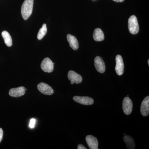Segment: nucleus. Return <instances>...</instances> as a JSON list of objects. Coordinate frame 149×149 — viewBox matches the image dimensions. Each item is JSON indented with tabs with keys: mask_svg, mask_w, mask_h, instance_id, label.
<instances>
[{
	"mask_svg": "<svg viewBox=\"0 0 149 149\" xmlns=\"http://www.w3.org/2000/svg\"><path fill=\"white\" fill-rule=\"evenodd\" d=\"M34 0H25L22 6V15L24 20H27L32 14Z\"/></svg>",
	"mask_w": 149,
	"mask_h": 149,
	"instance_id": "f257e3e1",
	"label": "nucleus"
},
{
	"mask_svg": "<svg viewBox=\"0 0 149 149\" xmlns=\"http://www.w3.org/2000/svg\"><path fill=\"white\" fill-rule=\"evenodd\" d=\"M128 27L129 32L133 35H136L139 32V23L135 15H132L128 19Z\"/></svg>",
	"mask_w": 149,
	"mask_h": 149,
	"instance_id": "f03ea898",
	"label": "nucleus"
},
{
	"mask_svg": "<svg viewBox=\"0 0 149 149\" xmlns=\"http://www.w3.org/2000/svg\"><path fill=\"white\" fill-rule=\"evenodd\" d=\"M54 64V63L52 62L50 59L48 57L46 58L41 63V68L44 72L49 73L53 71Z\"/></svg>",
	"mask_w": 149,
	"mask_h": 149,
	"instance_id": "7ed1b4c3",
	"label": "nucleus"
},
{
	"mask_svg": "<svg viewBox=\"0 0 149 149\" xmlns=\"http://www.w3.org/2000/svg\"><path fill=\"white\" fill-rule=\"evenodd\" d=\"M133 102L128 97L124 98L123 102V109L125 114L128 115L132 112L133 110Z\"/></svg>",
	"mask_w": 149,
	"mask_h": 149,
	"instance_id": "20e7f679",
	"label": "nucleus"
},
{
	"mask_svg": "<svg viewBox=\"0 0 149 149\" xmlns=\"http://www.w3.org/2000/svg\"><path fill=\"white\" fill-rule=\"evenodd\" d=\"M37 89L44 95H51L54 93L52 88L45 83H41L37 85Z\"/></svg>",
	"mask_w": 149,
	"mask_h": 149,
	"instance_id": "39448f33",
	"label": "nucleus"
},
{
	"mask_svg": "<svg viewBox=\"0 0 149 149\" xmlns=\"http://www.w3.org/2000/svg\"><path fill=\"white\" fill-rule=\"evenodd\" d=\"M116 72L118 75H122L124 72V65L122 56L120 55H117L116 57Z\"/></svg>",
	"mask_w": 149,
	"mask_h": 149,
	"instance_id": "423d86ee",
	"label": "nucleus"
},
{
	"mask_svg": "<svg viewBox=\"0 0 149 149\" xmlns=\"http://www.w3.org/2000/svg\"><path fill=\"white\" fill-rule=\"evenodd\" d=\"M73 100L76 102L85 105H91L94 103V100L92 98L88 97H81V96H74Z\"/></svg>",
	"mask_w": 149,
	"mask_h": 149,
	"instance_id": "0eeeda50",
	"label": "nucleus"
},
{
	"mask_svg": "<svg viewBox=\"0 0 149 149\" xmlns=\"http://www.w3.org/2000/svg\"><path fill=\"white\" fill-rule=\"evenodd\" d=\"M95 66L97 71L100 73H104L105 71L106 67L103 60L100 56H97L94 60Z\"/></svg>",
	"mask_w": 149,
	"mask_h": 149,
	"instance_id": "6e6552de",
	"label": "nucleus"
},
{
	"mask_svg": "<svg viewBox=\"0 0 149 149\" xmlns=\"http://www.w3.org/2000/svg\"><path fill=\"white\" fill-rule=\"evenodd\" d=\"M25 88L22 86L17 88H13L10 90L9 95L11 97H18L24 95L25 93Z\"/></svg>",
	"mask_w": 149,
	"mask_h": 149,
	"instance_id": "1a4fd4ad",
	"label": "nucleus"
},
{
	"mask_svg": "<svg viewBox=\"0 0 149 149\" xmlns=\"http://www.w3.org/2000/svg\"><path fill=\"white\" fill-rule=\"evenodd\" d=\"M85 140L90 149H98V142L95 137L91 135H88L86 136Z\"/></svg>",
	"mask_w": 149,
	"mask_h": 149,
	"instance_id": "9d476101",
	"label": "nucleus"
},
{
	"mask_svg": "<svg viewBox=\"0 0 149 149\" xmlns=\"http://www.w3.org/2000/svg\"><path fill=\"white\" fill-rule=\"evenodd\" d=\"M141 114L144 116H148L149 113V97H146L141 103Z\"/></svg>",
	"mask_w": 149,
	"mask_h": 149,
	"instance_id": "9b49d317",
	"label": "nucleus"
},
{
	"mask_svg": "<svg viewBox=\"0 0 149 149\" xmlns=\"http://www.w3.org/2000/svg\"><path fill=\"white\" fill-rule=\"evenodd\" d=\"M68 77L70 80L72 81L75 84H79L83 80V78L80 74H77L72 70H70L68 72Z\"/></svg>",
	"mask_w": 149,
	"mask_h": 149,
	"instance_id": "f8f14e48",
	"label": "nucleus"
},
{
	"mask_svg": "<svg viewBox=\"0 0 149 149\" xmlns=\"http://www.w3.org/2000/svg\"><path fill=\"white\" fill-rule=\"evenodd\" d=\"M67 39L69 43L70 47L74 50L78 49L79 48V43L76 37L70 34H68L67 36Z\"/></svg>",
	"mask_w": 149,
	"mask_h": 149,
	"instance_id": "ddd939ff",
	"label": "nucleus"
},
{
	"mask_svg": "<svg viewBox=\"0 0 149 149\" xmlns=\"http://www.w3.org/2000/svg\"><path fill=\"white\" fill-rule=\"evenodd\" d=\"M93 37L94 40L97 42L103 41L104 39L103 32L100 28H97L94 30Z\"/></svg>",
	"mask_w": 149,
	"mask_h": 149,
	"instance_id": "4468645a",
	"label": "nucleus"
},
{
	"mask_svg": "<svg viewBox=\"0 0 149 149\" xmlns=\"http://www.w3.org/2000/svg\"><path fill=\"white\" fill-rule=\"evenodd\" d=\"M123 141L126 144V148L127 149H135V142L132 137L129 136H125L123 137Z\"/></svg>",
	"mask_w": 149,
	"mask_h": 149,
	"instance_id": "2eb2a0df",
	"label": "nucleus"
},
{
	"mask_svg": "<svg viewBox=\"0 0 149 149\" xmlns=\"http://www.w3.org/2000/svg\"><path fill=\"white\" fill-rule=\"evenodd\" d=\"M1 35L6 45L8 47H11L13 44L12 39L9 33L6 31H3L2 32Z\"/></svg>",
	"mask_w": 149,
	"mask_h": 149,
	"instance_id": "dca6fc26",
	"label": "nucleus"
},
{
	"mask_svg": "<svg viewBox=\"0 0 149 149\" xmlns=\"http://www.w3.org/2000/svg\"><path fill=\"white\" fill-rule=\"evenodd\" d=\"M47 25L46 24H43L42 27L40 28L38 32L37 36V39L39 40H42L47 34Z\"/></svg>",
	"mask_w": 149,
	"mask_h": 149,
	"instance_id": "f3484780",
	"label": "nucleus"
},
{
	"mask_svg": "<svg viewBox=\"0 0 149 149\" xmlns=\"http://www.w3.org/2000/svg\"><path fill=\"white\" fill-rule=\"evenodd\" d=\"M35 123H36V120L35 118L31 119L29 123V127L31 128H34L35 126Z\"/></svg>",
	"mask_w": 149,
	"mask_h": 149,
	"instance_id": "a211bd4d",
	"label": "nucleus"
},
{
	"mask_svg": "<svg viewBox=\"0 0 149 149\" xmlns=\"http://www.w3.org/2000/svg\"><path fill=\"white\" fill-rule=\"evenodd\" d=\"M3 134V129L1 128H0V143L2 140Z\"/></svg>",
	"mask_w": 149,
	"mask_h": 149,
	"instance_id": "6ab92c4d",
	"label": "nucleus"
},
{
	"mask_svg": "<svg viewBox=\"0 0 149 149\" xmlns=\"http://www.w3.org/2000/svg\"><path fill=\"white\" fill-rule=\"evenodd\" d=\"M77 149H86V148L84 146H83L82 144H79L77 146Z\"/></svg>",
	"mask_w": 149,
	"mask_h": 149,
	"instance_id": "aec40b11",
	"label": "nucleus"
},
{
	"mask_svg": "<svg viewBox=\"0 0 149 149\" xmlns=\"http://www.w3.org/2000/svg\"><path fill=\"white\" fill-rule=\"evenodd\" d=\"M113 1H114L115 2H123L124 1V0H113Z\"/></svg>",
	"mask_w": 149,
	"mask_h": 149,
	"instance_id": "412c9836",
	"label": "nucleus"
},
{
	"mask_svg": "<svg viewBox=\"0 0 149 149\" xmlns=\"http://www.w3.org/2000/svg\"><path fill=\"white\" fill-rule=\"evenodd\" d=\"M70 83L72 85V84H74V82H72V81H70Z\"/></svg>",
	"mask_w": 149,
	"mask_h": 149,
	"instance_id": "4be33fe9",
	"label": "nucleus"
},
{
	"mask_svg": "<svg viewBox=\"0 0 149 149\" xmlns=\"http://www.w3.org/2000/svg\"><path fill=\"white\" fill-rule=\"evenodd\" d=\"M148 65H149V60H148Z\"/></svg>",
	"mask_w": 149,
	"mask_h": 149,
	"instance_id": "5701e85b",
	"label": "nucleus"
}]
</instances>
